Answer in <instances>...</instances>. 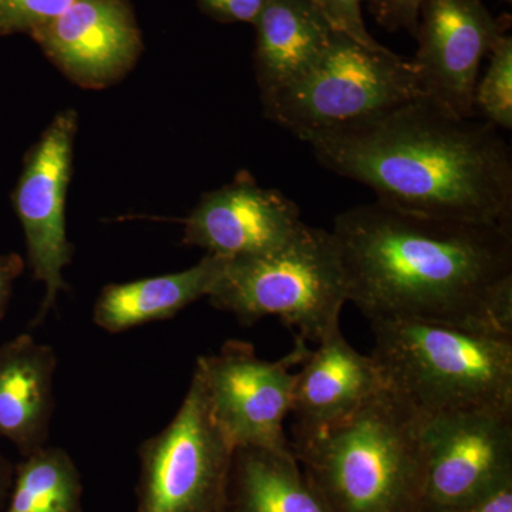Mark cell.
<instances>
[{
	"label": "cell",
	"mask_w": 512,
	"mask_h": 512,
	"mask_svg": "<svg viewBox=\"0 0 512 512\" xmlns=\"http://www.w3.org/2000/svg\"><path fill=\"white\" fill-rule=\"evenodd\" d=\"M348 302L406 319L512 335V225L440 220L379 201L336 215Z\"/></svg>",
	"instance_id": "obj_1"
},
{
	"label": "cell",
	"mask_w": 512,
	"mask_h": 512,
	"mask_svg": "<svg viewBox=\"0 0 512 512\" xmlns=\"http://www.w3.org/2000/svg\"><path fill=\"white\" fill-rule=\"evenodd\" d=\"M318 163L394 210L512 225V153L500 130L426 100L365 126L306 141Z\"/></svg>",
	"instance_id": "obj_2"
},
{
	"label": "cell",
	"mask_w": 512,
	"mask_h": 512,
	"mask_svg": "<svg viewBox=\"0 0 512 512\" xmlns=\"http://www.w3.org/2000/svg\"><path fill=\"white\" fill-rule=\"evenodd\" d=\"M292 450L339 512H407L423 500V417L389 387Z\"/></svg>",
	"instance_id": "obj_3"
},
{
	"label": "cell",
	"mask_w": 512,
	"mask_h": 512,
	"mask_svg": "<svg viewBox=\"0 0 512 512\" xmlns=\"http://www.w3.org/2000/svg\"><path fill=\"white\" fill-rule=\"evenodd\" d=\"M386 387L423 419L512 410V335L406 319L369 320Z\"/></svg>",
	"instance_id": "obj_4"
},
{
	"label": "cell",
	"mask_w": 512,
	"mask_h": 512,
	"mask_svg": "<svg viewBox=\"0 0 512 512\" xmlns=\"http://www.w3.org/2000/svg\"><path fill=\"white\" fill-rule=\"evenodd\" d=\"M207 298L245 325L275 316L298 338L319 343L340 328L348 302L336 239L332 231L303 222L281 247L229 259Z\"/></svg>",
	"instance_id": "obj_5"
},
{
	"label": "cell",
	"mask_w": 512,
	"mask_h": 512,
	"mask_svg": "<svg viewBox=\"0 0 512 512\" xmlns=\"http://www.w3.org/2000/svg\"><path fill=\"white\" fill-rule=\"evenodd\" d=\"M421 100L410 60L333 33L305 76L262 100L266 119L299 140L362 127Z\"/></svg>",
	"instance_id": "obj_6"
},
{
	"label": "cell",
	"mask_w": 512,
	"mask_h": 512,
	"mask_svg": "<svg viewBox=\"0 0 512 512\" xmlns=\"http://www.w3.org/2000/svg\"><path fill=\"white\" fill-rule=\"evenodd\" d=\"M234 451L195 369L174 419L138 448L137 512H221Z\"/></svg>",
	"instance_id": "obj_7"
},
{
	"label": "cell",
	"mask_w": 512,
	"mask_h": 512,
	"mask_svg": "<svg viewBox=\"0 0 512 512\" xmlns=\"http://www.w3.org/2000/svg\"><path fill=\"white\" fill-rule=\"evenodd\" d=\"M305 340L296 338L291 352L269 362L241 340H229L215 355L198 357L212 416L231 446L293 451L284 423L292 412L296 373L308 355Z\"/></svg>",
	"instance_id": "obj_8"
},
{
	"label": "cell",
	"mask_w": 512,
	"mask_h": 512,
	"mask_svg": "<svg viewBox=\"0 0 512 512\" xmlns=\"http://www.w3.org/2000/svg\"><path fill=\"white\" fill-rule=\"evenodd\" d=\"M77 113L56 114L28 151L13 208L25 232L28 264L33 278L45 285V296L32 326L40 325L56 308L60 293L69 292L63 271L72 264L73 245L67 237L66 197L73 174Z\"/></svg>",
	"instance_id": "obj_9"
},
{
	"label": "cell",
	"mask_w": 512,
	"mask_h": 512,
	"mask_svg": "<svg viewBox=\"0 0 512 512\" xmlns=\"http://www.w3.org/2000/svg\"><path fill=\"white\" fill-rule=\"evenodd\" d=\"M512 410L474 409L423 419V503L457 511L510 480Z\"/></svg>",
	"instance_id": "obj_10"
},
{
	"label": "cell",
	"mask_w": 512,
	"mask_h": 512,
	"mask_svg": "<svg viewBox=\"0 0 512 512\" xmlns=\"http://www.w3.org/2000/svg\"><path fill=\"white\" fill-rule=\"evenodd\" d=\"M410 60L421 100L460 119H476L474 92L481 63L505 35L481 0H424Z\"/></svg>",
	"instance_id": "obj_11"
},
{
	"label": "cell",
	"mask_w": 512,
	"mask_h": 512,
	"mask_svg": "<svg viewBox=\"0 0 512 512\" xmlns=\"http://www.w3.org/2000/svg\"><path fill=\"white\" fill-rule=\"evenodd\" d=\"M30 37L64 77L86 90L119 83L143 52L130 0H74Z\"/></svg>",
	"instance_id": "obj_12"
},
{
	"label": "cell",
	"mask_w": 512,
	"mask_h": 512,
	"mask_svg": "<svg viewBox=\"0 0 512 512\" xmlns=\"http://www.w3.org/2000/svg\"><path fill=\"white\" fill-rule=\"evenodd\" d=\"M183 224L184 245L234 259L281 247L303 221L295 201L241 171L231 183L202 195Z\"/></svg>",
	"instance_id": "obj_13"
},
{
	"label": "cell",
	"mask_w": 512,
	"mask_h": 512,
	"mask_svg": "<svg viewBox=\"0 0 512 512\" xmlns=\"http://www.w3.org/2000/svg\"><path fill=\"white\" fill-rule=\"evenodd\" d=\"M301 366L292 399L295 440L348 419L386 387L375 357L357 352L340 328L309 349Z\"/></svg>",
	"instance_id": "obj_14"
},
{
	"label": "cell",
	"mask_w": 512,
	"mask_h": 512,
	"mask_svg": "<svg viewBox=\"0 0 512 512\" xmlns=\"http://www.w3.org/2000/svg\"><path fill=\"white\" fill-rule=\"evenodd\" d=\"M55 349L29 333L0 345V439L22 457L45 447L55 412Z\"/></svg>",
	"instance_id": "obj_15"
},
{
	"label": "cell",
	"mask_w": 512,
	"mask_h": 512,
	"mask_svg": "<svg viewBox=\"0 0 512 512\" xmlns=\"http://www.w3.org/2000/svg\"><path fill=\"white\" fill-rule=\"evenodd\" d=\"M254 26V69L261 100L305 76L335 33L308 0H271Z\"/></svg>",
	"instance_id": "obj_16"
},
{
	"label": "cell",
	"mask_w": 512,
	"mask_h": 512,
	"mask_svg": "<svg viewBox=\"0 0 512 512\" xmlns=\"http://www.w3.org/2000/svg\"><path fill=\"white\" fill-rule=\"evenodd\" d=\"M229 258L207 254L197 265L175 274L110 284L101 289L93 306V323L109 333L173 318L210 295Z\"/></svg>",
	"instance_id": "obj_17"
},
{
	"label": "cell",
	"mask_w": 512,
	"mask_h": 512,
	"mask_svg": "<svg viewBox=\"0 0 512 512\" xmlns=\"http://www.w3.org/2000/svg\"><path fill=\"white\" fill-rule=\"evenodd\" d=\"M229 476L235 484L234 512H330L303 483L293 451L237 448Z\"/></svg>",
	"instance_id": "obj_18"
},
{
	"label": "cell",
	"mask_w": 512,
	"mask_h": 512,
	"mask_svg": "<svg viewBox=\"0 0 512 512\" xmlns=\"http://www.w3.org/2000/svg\"><path fill=\"white\" fill-rule=\"evenodd\" d=\"M3 512H83V484L72 456L49 446L15 466L12 493Z\"/></svg>",
	"instance_id": "obj_19"
},
{
	"label": "cell",
	"mask_w": 512,
	"mask_h": 512,
	"mask_svg": "<svg viewBox=\"0 0 512 512\" xmlns=\"http://www.w3.org/2000/svg\"><path fill=\"white\" fill-rule=\"evenodd\" d=\"M490 63L478 77L474 92V113L498 130L512 128V37L503 35L495 42Z\"/></svg>",
	"instance_id": "obj_20"
},
{
	"label": "cell",
	"mask_w": 512,
	"mask_h": 512,
	"mask_svg": "<svg viewBox=\"0 0 512 512\" xmlns=\"http://www.w3.org/2000/svg\"><path fill=\"white\" fill-rule=\"evenodd\" d=\"M74 0H0V37L26 33L55 20Z\"/></svg>",
	"instance_id": "obj_21"
},
{
	"label": "cell",
	"mask_w": 512,
	"mask_h": 512,
	"mask_svg": "<svg viewBox=\"0 0 512 512\" xmlns=\"http://www.w3.org/2000/svg\"><path fill=\"white\" fill-rule=\"evenodd\" d=\"M320 15L326 19L335 32L350 37L369 49H386L367 32L362 15V3L365 0H308Z\"/></svg>",
	"instance_id": "obj_22"
},
{
	"label": "cell",
	"mask_w": 512,
	"mask_h": 512,
	"mask_svg": "<svg viewBox=\"0 0 512 512\" xmlns=\"http://www.w3.org/2000/svg\"><path fill=\"white\" fill-rule=\"evenodd\" d=\"M376 22L390 32L407 30L416 33L420 8L424 0H365Z\"/></svg>",
	"instance_id": "obj_23"
},
{
	"label": "cell",
	"mask_w": 512,
	"mask_h": 512,
	"mask_svg": "<svg viewBox=\"0 0 512 512\" xmlns=\"http://www.w3.org/2000/svg\"><path fill=\"white\" fill-rule=\"evenodd\" d=\"M205 15L221 23L255 25L271 0H197Z\"/></svg>",
	"instance_id": "obj_24"
},
{
	"label": "cell",
	"mask_w": 512,
	"mask_h": 512,
	"mask_svg": "<svg viewBox=\"0 0 512 512\" xmlns=\"http://www.w3.org/2000/svg\"><path fill=\"white\" fill-rule=\"evenodd\" d=\"M25 265V259L16 252L0 254V320L5 318L12 298L13 285L25 271Z\"/></svg>",
	"instance_id": "obj_25"
},
{
	"label": "cell",
	"mask_w": 512,
	"mask_h": 512,
	"mask_svg": "<svg viewBox=\"0 0 512 512\" xmlns=\"http://www.w3.org/2000/svg\"><path fill=\"white\" fill-rule=\"evenodd\" d=\"M458 512H512L511 480L504 481L493 490L464 505Z\"/></svg>",
	"instance_id": "obj_26"
},
{
	"label": "cell",
	"mask_w": 512,
	"mask_h": 512,
	"mask_svg": "<svg viewBox=\"0 0 512 512\" xmlns=\"http://www.w3.org/2000/svg\"><path fill=\"white\" fill-rule=\"evenodd\" d=\"M15 466L0 451V512H3L12 493Z\"/></svg>",
	"instance_id": "obj_27"
},
{
	"label": "cell",
	"mask_w": 512,
	"mask_h": 512,
	"mask_svg": "<svg viewBox=\"0 0 512 512\" xmlns=\"http://www.w3.org/2000/svg\"><path fill=\"white\" fill-rule=\"evenodd\" d=\"M505 2H511V0H505Z\"/></svg>",
	"instance_id": "obj_28"
}]
</instances>
